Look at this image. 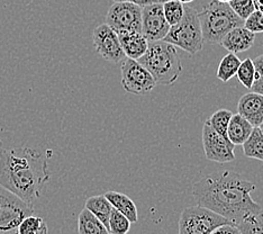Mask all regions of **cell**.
Segmentation results:
<instances>
[{"mask_svg": "<svg viewBox=\"0 0 263 234\" xmlns=\"http://www.w3.org/2000/svg\"><path fill=\"white\" fill-rule=\"evenodd\" d=\"M47 154L31 148L6 150L0 152V185L23 201L33 204L42 195L50 179Z\"/></svg>", "mask_w": 263, "mask_h": 234, "instance_id": "2", "label": "cell"}, {"mask_svg": "<svg viewBox=\"0 0 263 234\" xmlns=\"http://www.w3.org/2000/svg\"><path fill=\"white\" fill-rule=\"evenodd\" d=\"M255 41V34L247 27L237 26L232 28L229 33L220 41V45L231 53H241L248 51L252 47Z\"/></svg>", "mask_w": 263, "mask_h": 234, "instance_id": "14", "label": "cell"}, {"mask_svg": "<svg viewBox=\"0 0 263 234\" xmlns=\"http://www.w3.org/2000/svg\"><path fill=\"white\" fill-rule=\"evenodd\" d=\"M34 214V205L0 185V234H14L21 222Z\"/></svg>", "mask_w": 263, "mask_h": 234, "instance_id": "7", "label": "cell"}, {"mask_svg": "<svg viewBox=\"0 0 263 234\" xmlns=\"http://www.w3.org/2000/svg\"><path fill=\"white\" fill-rule=\"evenodd\" d=\"M92 43L96 51L107 62L121 63L126 58L117 33L106 23L93 29Z\"/></svg>", "mask_w": 263, "mask_h": 234, "instance_id": "11", "label": "cell"}, {"mask_svg": "<svg viewBox=\"0 0 263 234\" xmlns=\"http://www.w3.org/2000/svg\"><path fill=\"white\" fill-rule=\"evenodd\" d=\"M212 234H241V232L234 224H224L215 229Z\"/></svg>", "mask_w": 263, "mask_h": 234, "instance_id": "30", "label": "cell"}, {"mask_svg": "<svg viewBox=\"0 0 263 234\" xmlns=\"http://www.w3.org/2000/svg\"><path fill=\"white\" fill-rule=\"evenodd\" d=\"M255 185L235 171L224 170L200 178L193 186V195L199 206L219 214L236 225L250 214L262 212L251 193Z\"/></svg>", "mask_w": 263, "mask_h": 234, "instance_id": "1", "label": "cell"}, {"mask_svg": "<svg viewBox=\"0 0 263 234\" xmlns=\"http://www.w3.org/2000/svg\"><path fill=\"white\" fill-rule=\"evenodd\" d=\"M224 224L233 223L206 207H186L179 220L178 234H212L215 229Z\"/></svg>", "mask_w": 263, "mask_h": 234, "instance_id": "6", "label": "cell"}, {"mask_svg": "<svg viewBox=\"0 0 263 234\" xmlns=\"http://www.w3.org/2000/svg\"><path fill=\"white\" fill-rule=\"evenodd\" d=\"M130 221L121 212L112 207L107 229L109 234H127L130 230Z\"/></svg>", "mask_w": 263, "mask_h": 234, "instance_id": "25", "label": "cell"}, {"mask_svg": "<svg viewBox=\"0 0 263 234\" xmlns=\"http://www.w3.org/2000/svg\"><path fill=\"white\" fill-rule=\"evenodd\" d=\"M251 90H253V93L260 94L263 96V75H256L255 74V79Z\"/></svg>", "mask_w": 263, "mask_h": 234, "instance_id": "32", "label": "cell"}, {"mask_svg": "<svg viewBox=\"0 0 263 234\" xmlns=\"http://www.w3.org/2000/svg\"><path fill=\"white\" fill-rule=\"evenodd\" d=\"M14 234H20V233H17V232H16V233H14Z\"/></svg>", "mask_w": 263, "mask_h": 234, "instance_id": "39", "label": "cell"}, {"mask_svg": "<svg viewBox=\"0 0 263 234\" xmlns=\"http://www.w3.org/2000/svg\"><path fill=\"white\" fill-rule=\"evenodd\" d=\"M105 197L109 201L111 206L121 212L123 215L130 221V223H136L139 221V215H137V207L135 203L130 200V198L118 191L109 190L105 194Z\"/></svg>", "mask_w": 263, "mask_h": 234, "instance_id": "17", "label": "cell"}, {"mask_svg": "<svg viewBox=\"0 0 263 234\" xmlns=\"http://www.w3.org/2000/svg\"><path fill=\"white\" fill-rule=\"evenodd\" d=\"M232 116H233V113L231 111L219 110L217 112H215L213 115L207 119V121L209 125H211L218 134L227 139V128H229Z\"/></svg>", "mask_w": 263, "mask_h": 234, "instance_id": "24", "label": "cell"}, {"mask_svg": "<svg viewBox=\"0 0 263 234\" xmlns=\"http://www.w3.org/2000/svg\"><path fill=\"white\" fill-rule=\"evenodd\" d=\"M237 114L258 128L263 122V96L253 92L243 95L238 100Z\"/></svg>", "mask_w": 263, "mask_h": 234, "instance_id": "13", "label": "cell"}, {"mask_svg": "<svg viewBox=\"0 0 263 234\" xmlns=\"http://www.w3.org/2000/svg\"><path fill=\"white\" fill-rule=\"evenodd\" d=\"M163 6V14L166 22L170 26L176 25L181 21V18L184 14V5L178 0H169Z\"/></svg>", "mask_w": 263, "mask_h": 234, "instance_id": "26", "label": "cell"}, {"mask_svg": "<svg viewBox=\"0 0 263 234\" xmlns=\"http://www.w3.org/2000/svg\"><path fill=\"white\" fill-rule=\"evenodd\" d=\"M106 24L115 32L142 33V7L129 2L114 3L107 13Z\"/></svg>", "mask_w": 263, "mask_h": 234, "instance_id": "9", "label": "cell"}, {"mask_svg": "<svg viewBox=\"0 0 263 234\" xmlns=\"http://www.w3.org/2000/svg\"><path fill=\"white\" fill-rule=\"evenodd\" d=\"M197 14L204 41L208 43L220 44V41L232 28L244 25V21L232 10L229 3H219L218 0L202 6Z\"/></svg>", "mask_w": 263, "mask_h": 234, "instance_id": "4", "label": "cell"}, {"mask_svg": "<svg viewBox=\"0 0 263 234\" xmlns=\"http://www.w3.org/2000/svg\"><path fill=\"white\" fill-rule=\"evenodd\" d=\"M17 233L20 234H47L49 229L45 221L36 215H29L24 219L17 229Z\"/></svg>", "mask_w": 263, "mask_h": 234, "instance_id": "22", "label": "cell"}, {"mask_svg": "<svg viewBox=\"0 0 263 234\" xmlns=\"http://www.w3.org/2000/svg\"><path fill=\"white\" fill-rule=\"evenodd\" d=\"M4 149V147H3V142H2V140H0V152H2V150Z\"/></svg>", "mask_w": 263, "mask_h": 234, "instance_id": "37", "label": "cell"}, {"mask_svg": "<svg viewBox=\"0 0 263 234\" xmlns=\"http://www.w3.org/2000/svg\"><path fill=\"white\" fill-rule=\"evenodd\" d=\"M254 126L249 123L240 114H233L227 128V139L234 146H242L248 140Z\"/></svg>", "mask_w": 263, "mask_h": 234, "instance_id": "16", "label": "cell"}, {"mask_svg": "<svg viewBox=\"0 0 263 234\" xmlns=\"http://www.w3.org/2000/svg\"><path fill=\"white\" fill-rule=\"evenodd\" d=\"M241 60L235 53L229 52L219 62L217 69V78L223 82L230 81L233 77L236 76L238 67L241 64Z\"/></svg>", "mask_w": 263, "mask_h": 234, "instance_id": "21", "label": "cell"}, {"mask_svg": "<svg viewBox=\"0 0 263 234\" xmlns=\"http://www.w3.org/2000/svg\"><path fill=\"white\" fill-rule=\"evenodd\" d=\"M137 61L150 72L155 83L161 86L175 83L182 72L176 46L164 41L150 42L146 52Z\"/></svg>", "mask_w": 263, "mask_h": 234, "instance_id": "3", "label": "cell"}, {"mask_svg": "<svg viewBox=\"0 0 263 234\" xmlns=\"http://www.w3.org/2000/svg\"><path fill=\"white\" fill-rule=\"evenodd\" d=\"M121 63L122 86L127 93L146 95L157 86L152 75L137 60L125 58Z\"/></svg>", "mask_w": 263, "mask_h": 234, "instance_id": "8", "label": "cell"}, {"mask_svg": "<svg viewBox=\"0 0 263 234\" xmlns=\"http://www.w3.org/2000/svg\"><path fill=\"white\" fill-rule=\"evenodd\" d=\"M126 58L139 60L144 54L150 42L141 32H116Z\"/></svg>", "mask_w": 263, "mask_h": 234, "instance_id": "15", "label": "cell"}, {"mask_svg": "<svg viewBox=\"0 0 263 234\" xmlns=\"http://www.w3.org/2000/svg\"><path fill=\"white\" fill-rule=\"evenodd\" d=\"M230 7L232 10L245 21L256 9V0H230Z\"/></svg>", "mask_w": 263, "mask_h": 234, "instance_id": "28", "label": "cell"}, {"mask_svg": "<svg viewBox=\"0 0 263 234\" xmlns=\"http://www.w3.org/2000/svg\"><path fill=\"white\" fill-rule=\"evenodd\" d=\"M236 77L245 88L251 89L255 79V68L252 59L247 58L241 62L236 72Z\"/></svg>", "mask_w": 263, "mask_h": 234, "instance_id": "27", "label": "cell"}, {"mask_svg": "<svg viewBox=\"0 0 263 234\" xmlns=\"http://www.w3.org/2000/svg\"><path fill=\"white\" fill-rule=\"evenodd\" d=\"M256 3H258V5H260L263 7V0H256Z\"/></svg>", "mask_w": 263, "mask_h": 234, "instance_id": "36", "label": "cell"}, {"mask_svg": "<svg viewBox=\"0 0 263 234\" xmlns=\"http://www.w3.org/2000/svg\"><path fill=\"white\" fill-rule=\"evenodd\" d=\"M173 46H178L187 53L196 54L204 46V36L197 9L188 4L184 5V14L181 21L170 26L168 34L162 40Z\"/></svg>", "mask_w": 263, "mask_h": 234, "instance_id": "5", "label": "cell"}, {"mask_svg": "<svg viewBox=\"0 0 263 234\" xmlns=\"http://www.w3.org/2000/svg\"><path fill=\"white\" fill-rule=\"evenodd\" d=\"M79 234H109L107 226L85 207L78 216Z\"/></svg>", "mask_w": 263, "mask_h": 234, "instance_id": "18", "label": "cell"}, {"mask_svg": "<svg viewBox=\"0 0 263 234\" xmlns=\"http://www.w3.org/2000/svg\"><path fill=\"white\" fill-rule=\"evenodd\" d=\"M169 29L170 25L164 17L162 4L142 7V34L148 42L162 41Z\"/></svg>", "mask_w": 263, "mask_h": 234, "instance_id": "12", "label": "cell"}, {"mask_svg": "<svg viewBox=\"0 0 263 234\" xmlns=\"http://www.w3.org/2000/svg\"><path fill=\"white\" fill-rule=\"evenodd\" d=\"M244 27L252 33H263V7L256 3V9L244 21Z\"/></svg>", "mask_w": 263, "mask_h": 234, "instance_id": "29", "label": "cell"}, {"mask_svg": "<svg viewBox=\"0 0 263 234\" xmlns=\"http://www.w3.org/2000/svg\"><path fill=\"white\" fill-rule=\"evenodd\" d=\"M85 207L88 211H90L95 216H97L106 226L108 225V220L112 211V206L109 201L105 197V195L89 197L86 201Z\"/></svg>", "mask_w": 263, "mask_h": 234, "instance_id": "19", "label": "cell"}, {"mask_svg": "<svg viewBox=\"0 0 263 234\" xmlns=\"http://www.w3.org/2000/svg\"><path fill=\"white\" fill-rule=\"evenodd\" d=\"M254 68H255V74L256 75H263V54L256 59H254L253 61Z\"/></svg>", "mask_w": 263, "mask_h": 234, "instance_id": "33", "label": "cell"}, {"mask_svg": "<svg viewBox=\"0 0 263 234\" xmlns=\"http://www.w3.org/2000/svg\"><path fill=\"white\" fill-rule=\"evenodd\" d=\"M201 137L205 155L209 161L218 162V164H227V162L235 160L234 144L218 134L209 125L208 121H206L204 126H202Z\"/></svg>", "mask_w": 263, "mask_h": 234, "instance_id": "10", "label": "cell"}, {"mask_svg": "<svg viewBox=\"0 0 263 234\" xmlns=\"http://www.w3.org/2000/svg\"><path fill=\"white\" fill-rule=\"evenodd\" d=\"M218 2H219V3H229L230 0H218Z\"/></svg>", "mask_w": 263, "mask_h": 234, "instance_id": "38", "label": "cell"}, {"mask_svg": "<svg viewBox=\"0 0 263 234\" xmlns=\"http://www.w3.org/2000/svg\"><path fill=\"white\" fill-rule=\"evenodd\" d=\"M258 128L260 129V131H261V133L263 134V122H262V123H261V124H260V125L258 126Z\"/></svg>", "mask_w": 263, "mask_h": 234, "instance_id": "35", "label": "cell"}, {"mask_svg": "<svg viewBox=\"0 0 263 234\" xmlns=\"http://www.w3.org/2000/svg\"><path fill=\"white\" fill-rule=\"evenodd\" d=\"M114 3H118V2H129L141 6V7H144V6L148 5H154V4H164L169 0H112Z\"/></svg>", "mask_w": 263, "mask_h": 234, "instance_id": "31", "label": "cell"}, {"mask_svg": "<svg viewBox=\"0 0 263 234\" xmlns=\"http://www.w3.org/2000/svg\"><path fill=\"white\" fill-rule=\"evenodd\" d=\"M178 2H180V3H182L183 5H187V4H190V3H193L194 0H178Z\"/></svg>", "mask_w": 263, "mask_h": 234, "instance_id": "34", "label": "cell"}, {"mask_svg": "<svg viewBox=\"0 0 263 234\" xmlns=\"http://www.w3.org/2000/svg\"><path fill=\"white\" fill-rule=\"evenodd\" d=\"M242 147L245 157L263 161V134L259 128H253Z\"/></svg>", "mask_w": 263, "mask_h": 234, "instance_id": "20", "label": "cell"}, {"mask_svg": "<svg viewBox=\"0 0 263 234\" xmlns=\"http://www.w3.org/2000/svg\"><path fill=\"white\" fill-rule=\"evenodd\" d=\"M236 227L241 234H263V211L248 215L238 222Z\"/></svg>", "mask_w": 263, "mask_h": 234, "instance_id": "23", "label": "cell"}]
</instances>
